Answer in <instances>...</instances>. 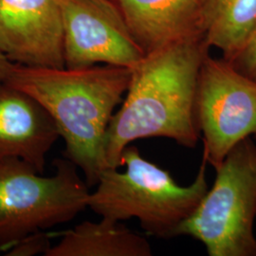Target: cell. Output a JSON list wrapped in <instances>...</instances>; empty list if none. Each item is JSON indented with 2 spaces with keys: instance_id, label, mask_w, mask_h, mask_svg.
I'll use <instances>...</instances> for the list:
<instances>
[{
  "instance_id": "cell-1",
  "label": "cell",
  "mask_w": 256,
  "mask_h": 256,
  "mask_svg": "<svg viewBox=\"0 0 256 256\" xmlns=\"http://www.w3.org/2000/svg\"><path fill=\"white\" fill-rule=\"evenodd\" d=\"M210 46L203 37L160 48L131 68L122 104L106 135L108 167L118 169L126 147L148 138H166L186 148L202 138L196 115L200 72Z\"/></svg>"
},
{
  "instance_id": "cell-2",
  "label": "cell",
  "mask_w": 256,
  "mask_h": 256,
  "mask_svg": "<svg viewBox=\"0 0 256 256\" xmlns=\"http://www.w3.org/2000/svg\"><path fill=\"white\" fill-rule=\"evenodd\" d=\"M130 78L131 68L112 64L59 68L14 63L5 82L48 110L64 140V156L82 170L90 187L108 168L106 135Z\"/></svg>"
},
{
  "instance_id": "cell-3",
  "label": "cell",
  "mask_w": 256,
  "mask_h": 256,
  "mask_svg": "<svg viewBox=\"0 0 256 256\" xmlns=\"http://www.w3.org/2000/svg\"><path fill=\"white\" fill-rule=\"evenodd\" d=\"M206 158L202 156L198 174L190 185L180 186L169 171L142 158L137 147L122 151L120 173L116 168L102 171L95 192H90L88 207L94 212L116 221L138 218L148 236L176 238L209 190Z\"/></svg>"
},
{
  "instance_id": "cell-4",
  "label": "cell",
  "mask_w": 256,
  "mask_h": 256,
  "mask_svg": "<svg viewBox=\"0 0 256 256\" xmlns=\"http://www.w3.org/2000/svg\"><path fill=\"white\" fill-rule=\"evenodd\" d=\"M212 187L176 236L202 242L210 256H256V144L252 138L234 147Z\"/></svg>"
},
{
  "instance_id": "cell-5",
  "label": "cell",
  "mask_w": 256,
  "mask_h": 256,
  "mask_svg": "<svg viewBox=\"0 0 256 256\" xmlns=\"http://www.w3.org/2000/svg\"><path fill=\"white\" fill-rule=\"evenodd\" d=\"M56 172L43 176L32 165L0 158V252L39 230L74 220L88 207V185L70 160H55Z\"/></svg>"
},
{
  "instance_id": "cell-6",
  "label": "cell",
  "mask_w": 256,
  "mask_h": 256,
  "mask_svg": "<svg viewBox=\"0 0 256 256\" xmlns=\"http://www.w3.org/2000/svg\"><path fill=\"white\" fill-rule=\"evenodd\" d=\"M196 115L203 156L216 170L241 140L256 138V81L223 57L207 55L198 81Z\"/></svg>"
},
{
  "instance_id": "cell-7",
  "label": "cell",
  "mask_w": 256,
  "mask_h": 256,
  "mask_svg": "<svg viewBox=\"0 0 256 256\" xmlns=\"http://www.w3.org/2000/svg\"><path fill=\"white\" fill-rule=\"evenodd\" d=\"M64 66L112 64L132 68L144 57L116 0H59Z\"/></svg>"
},
{
  "instance_id": "cell-8",
  "label": "cell",
  "mask_w": 256,
  "mask_h": 256,
  "mask_svg": "<svg viewBox=\"0 0 256 256\" xmlns=\"http://www.w3.org/2000/svg\"><path fill=\"white\" fill-rule=\"evenodd\" d=\"M0 50L16 64L64 68L59 0H0Z\"/></svg>"
},
{
  "instance_id": "cell-9",
  "label": "cell",
  "mask_w": 256,
  "mask_h": 256,
  "mask_svg": "<svg viewBox=\"0 0 256 256\" xmlns=\"http://www.w3.org/2000/svg\"><path fill=\"white\" fill-rule=\"evenodd\" d=\"M60 137L48 110L25 92L0 82V158H16L44 173L46 156Z\"/></svg>"
},
{
  "instance_id": "cell-10",
  "label": "cell",
  "mask_w": 256,
  "mask_h": 256,
  "mask_svg": "<svg viewBox=\"0 0 256 256\" xmlns=\"http://www.w3.org/2000/svg\"><path fill=\"white\" fill-rule=\"evenodd\" d=\"M205 0H116L144 54L184 40L203 37Z\"/></svg>"
},
{
  "instance_id": "cell-11",
  "label": "cell",
  "mask_w": 256,
  "mask_h": 256,
  "mask_svg": "<svg viewBox=\"0 0 256 256\" xmlns=\"http://www.w3.org/2000/svg\"><path fill=\"white\" fill-rule=\"evenodd\" d=\"M102 218L99 222L84 221L74 229L57 232L60 242L46 256H151L146 238L120 223Z\"/></svg>"
},
{
  "instance_id": "cell-12",
  "label": "cell",
  "mask_w": 256,
  "mask_h": 256,
  "mask_svg": "<svg viewBox=\"0 0 256 256\" xmlns=\"http://www.w3.org/2000/svg\"><path fill=\"white\" fill-rule=\"evenodd\" d=\"M256 24V0H205L202 25L207 45L232 61L246 44Z\"/></svg>"
},
{
  "instance_id": "cell-13",
  "label": "cell",
  "mask_w": 256,
  "mask_h": 256,
  "mask_svg": "<svg viewBox=\"0 0 256 256\" xmlns=\"http://www.w3.org/2000/svg\"><path fill=\"white\" fill-rule=\"evenodd\" d=\"M54 234L39 230L18 240L6 252L9 256H34L44 254L52 247L50 239Z\"/></svg>"
},
{
  "instance_id": "cell-14",
  "label": "cell",
  "mask_w": 256,
  "mask_h": 256,
  "mask_svg": "<svg viewBox=\"0 0 256 256\" xmlns=\"http://www.w3.org/2000/svg\"><path fill=\"white\" fill-rule=\"evenodd\" d=\"M229 62L238 72L256 81V24L246 44Z\"/></svg>"
},
{
  "instance_id": "cell-15",
  "label": "cell",
  "mask_w": 256,
  "mask_h": 256,
  "mask_svg": "<svg viewBox=\"0 0 256 256\" xmlns=\"http://www.w3.org/2000/svg\"><path fill=\"white\" fill-rule=\"evenodd\" d=\"M12 64L9 58L0 50V82H5Z\"/></svg>"
}]
</instances>
